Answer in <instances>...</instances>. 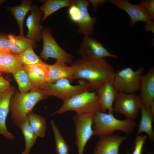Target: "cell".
Segmentation results:
<instances>
[{"label": "cell", "instance_id": "19", "mask_svg": "<svg viewBox=\"0 0 154 154\" xmlns=\"http://www.w3.org/2000/svg\"><path fill=\"white\" fill-rule=\"evenodd\" d=\"M48 72L49 78L47 82H54L62 78H66L71 82L74 80L75 69L71 64L68 66L66 63L56 60L53 64H46Z\"/></svg>", "mask_w": 154, "mask_h": 154}, {"label": "cell", "instance_id": "25", "mask_svg": "<svg viewBox=\"0 0 154 154\" xmlns=\"http://www.w3.org/2000/svg\"><path fill=\"white\" fill-rule=\"evenodd\" d=\"M71 0H48L39 8L43 12L42 22L44 21L52 13L64 7H70Z\"/></svg>", "mask_w": 154, "mask_h": 154}, {"label": "cell", "instance_id": "7", "mask_svg": "<svg viewBox=\"0 0 154 154\" xmlns=\"http://www.w3.org/2000/svg\"><path fill=\"white\" fill-rule=\"evenodd\" d=\"M92 113L77 114L73 117L75 132V144L78 154H84L85 147L93 135L92 128L94 115Z\"/></svg>", "mask_w": 154, "mask_h": 154}, {"label": "cell", "instance_id": "9", "mask_svg": "<svg viewBox=\"0 0 154 154\" xmlns=\"http://www.w3.org/2000/svg\"><path fill=\"white\" fill-rule=\"evenodd\" d=\"M141 103L139 95L117 92L113 106V112L121 114L126 118L134 120L137 117Z\"/></svg>", "mask_w": 154, "mask_h": 154}, {"label": "cell", "instance_id": "15", "mask_svg": "<svg viewBox=\"0 0 154 154\" xmlns=\"http://www.w3.org/2000/svg\"><path fill=\"white\" fill-rule=\"evenodd\" d=\"M139 95L141 104L148 106L154 105V68H150L141 76Z\"/></svg>", "mask_w": 154, "mask_h": 154}, {"label": "cell", "instance_id": "14", "mask_svg": "<svg viewBox=\"0 0 154 154\" xmlns=\"http://www.w3.org/2000/svg\"><path fill=\"white\" fill-rule=\"evenodd\" d=\"M14 92L15 88L11 87L5 91L0 93V134L10 140L13 139L14 136L8 131L6 121L10 109L11 100Z\"/></svg>", "mask_w": 154, "mask_h": 154}, {"label": "cell", "instance_id": "34", "mask_svg": "<svg viewBox=\"0 0 154 154\" xmlns=\"http://www.w3.org/2000/svg\"><path fill=\"white\" fill-rule=\"evenodd\" d=\"M90 3L92 5L94 13L96 12L98 8L107 2L106 0H89Z\"/></svg>", "mask_w": 154, "mask_h": 154}, {"label": "cell", "instance_id": "32", "mask_svg": "<svg viewBox=\"0 0 154 154\" xmlns=\"http://www.w3.org/2000/svg\"><path fill=\"white\" fill-rule=\"evenodd\" d=\"M9 46L8 35L0 33V53H11L9 49Z\"/></svg>", "mask_w": 154, "mask_h": 154}, {"label": "cell", "instance_id": "20", "mask_svg": "<svg viewBox=\"0 0 154 154\" xmlns=\"http://www.w3.org/2000/svg\"><path fill=\"white\" fill-rule=\"evenodd\" d=\"M140 110L141 117L138 125L137 135L145 133L150 140L154 141V133L152 126L154 115L151 113L149 106L141 104Z\"/></svg>", "mask_w": 154, "mask_h": 154}, {"label": "cell", "instance_id": "13", "mask_svg": "<svg viewBox=\"0 0 154 154\" xmlns=\"http://www.w3.org/2000/svg\"><path fill=\"white\" fill-rule=\"evenodd\" d=\"M127 138V136L113 134L100 137L93 154H118L120 145Z\"/></svg>", "mask_w": 154, "mask_h": 154}, {"label": "cell", "instance_id": "10", "mask_svg": "<svg viewBox=\"0 0 154 154\" xmlns=\"http://www.w3.org/2000/svg\"><path fill=\"white\" fill-rule=\"evenodd\" d=\"M78 52L81 58L85 60H99L106 57L119 58L118 56L111 53L101 42L86 35H84Z\"/></svg>", "mask_w": 154, "mask_h": 154}, {"label": "cell", "instance_id": "4", "mask_svg": "<svg viewBox=\"0 0 154 154\" xmlns=\"http://www.w3.org/2000/svg\"><path fill=\"white\" fill-rule=\"evenodd\" d=\"M60 108L51 115L60 114L69 111L77 114L101 112L98 96L96 92L86 91L63 101Z\"/></svg>", "mask_w": 154, "mask_h": 154}, {"label": "cell", "instance_id": "35", "mask_svg": "<svg viewBox=\"0 0 154 154\" xmlns=\"http://www.w3.org/2000/svg\"><path fill=\"white\" fill-rule=\"evenodd\" d=\"M154 22L153 21L150 23L146 24L144 28V31L147 32L151 31L154 33Z\"/></svg>", "mask_w": 154, "mask_h": 154}, {"label": "cell", "instance_id": "36", "mask_svg": "<svg viewBox=\"0 0 154 154\" xmlns=\"http://www.w3.org/2000/svg\"><path fill=\"white\" fill-rule=\"evenodd\" d=\"M5 1V0H0V6L1 4Z\"/></svg>", "mask_w": 154, "mask_h": 154}, {"label": "cell", "instance_id": "6", "mask_svg": "<svg viewBox=\"0 0 154 154\" xmlns=\"http://www.w3.org/2000/svg\"><path fill=\"white\" fill-rule=\"evenodd\" d=\"M144 70L141 66L135 71L127 67L115 72L112 80L113 86L117 92L131 94L139 90L140 80Z\"/></svg>", "mask_w": 154, "mask_h": 154}, {"label": "cell", "instance_id": "1", "mask_svg": "<svg viewBox=\"0 0 154 154\" xmlns=\"http://www.w3.org/2000/svg\"><path fill=\"white\" fill-rule=\"evenodd\" d=\"M72 64L75 71L74 79L84 80L89 83L90 91L96 92L106 82L112 80L115 72L105 58L91 60L78 59Z\"/></svg>", "mask_w": 154, "mask_h": 154}, {"label": "cell", "instance_id": "12", "mask_svg": "<svg viewBox=\"0 0 154 154\" xmlns=\"http://www.w3.org/2000/svg\"><path fill=\"white\" fill-rule=\"evenodd\" d=\"M90 3L89 0H71L70 4L76 6L80 13L81 20L77 24V32L88 36L92 35L93 27L97 20L96 18L91 17L88 12Z\"/></svg>", "mask_w": 154, "mask_h": 154}, {"label": "cell", "instance_id": "31", "mask_svg": "<svg viewBox=\"0 0 154 154\" xmlns=\"http://www.w3.org/2000/svg\"><path fill=\"white\" fill-rule=\"evenodd\" d=\"M68 15L70 20L77 24L81 20L80 14L78 7L74 5H71L68 9Z\"/></svg>", "mask_w": 154, "mask_h": 154}, {"label": "cell", "instance_id": "30", "mask_svg": "<svg viewBox=\"0 0 154 154\" xmlns=\"http://www.w3.org/2000/svg\"><path fill=\"white\" fill-rule=\"evenodd\" d=\"M147 139L146 135H137L135 139L134 148L132 154H142Z\"/></svg>", "mask_w": 154, "mask_h": 154}, {"label": "cell", "instance_id": "21", "mask_svg": "<svg viewBox=\"0 0 154 154\" xmlns=\"http://www.w3.org/2000/svg\"><path fill=\"white\" fill-rule=\"evenodd\" d=\"M9 39V48L11 53L18 55L30 47L35 48L37 46L35 41L19 35L15 36L12 35H8Z\"/></svg>", "mask_w": 154, "mask_h": 154}, {"label": "cell", "instance_id": "11", "mask_svg": "<svg viewBox=\"0 0 154 154\" xmlns=\"http://www.w3.org/2000/svg\"><path fill=\"white\" fill-rule=\"evenodd\" d=\"M108 1L128 14L130 19V26H134L139 22L147 24L152 21L147 12L139 4H133L127 0H110Z\"/></svg>", "mask_w": 154, "mask_h": 154}, {"label": "cell", "instance_id": "18", "mask_svg": "<svg viewBox=\"0 0 154 154\" xmlns=\"http://www.w3.org/2000/svg\"><path fill=\"white\" fill-rule=\"evenodd\" d=\"M30 14L28 17L26 24L28 29L27 37L35 41H39L42 38L43 29L40 24L43 15V12L36 5H32Z\"/></svg>", "mask_w": 154, "mask_h": 154}, {"label": "cell", "instance_id": "17", "mask_svg": "<svg viewBox=\"0 0 154 154\" xmlns=\"http://www.w3.org/2000/svg\"><path fill=\"white\" fill-rule=\"evenodd\" d=\"M98 96L101 112L112 113L113 106L117 92L114 89L112 80L107 82L96 92Z\"/></svg>", "mask_w": 154, "mask_h": 154}, {"label": "cell", "instance_id": "16", "mask_svg": "<svg viewBox=\"0 0 154 154\" xmlns=\"http://www.w3.org/2000/svg\"><path fill=\"white\" fill-rule=\"evenodd\" d=\"M46 64L43 62L37 64L23 66L33 86V89H40L49 78Z\"/></svg>", "mask_w": 154, "mask_h": 154}, {"label": "cell", "instance_id": "26", "mask_svg": "<svg viewBox=\"0 0 154 154\" xmlns=\"http://www.w3.org/2000/svg\"><path fill=\"white\" fill-rule=\"evenodd\" d=\"M23 135L25 141V149L22 154H29L31 149L36 142L37 137L31 129L27 118L19 127Z\"/></svg>", "mask_w": 154, "mask_h": 154}, {"label": "cell", "instance_id": "22", "mask_svg": "<svg viewBox=\"0 0 154 154\" xmlns=\"http://www.w3.org/2000/svg\"><path fill=\"white\" fill-rule=\"evenodd\" d=\"M32 0H23L19 6H9L7 7V10L11 12L18 24L20 30L19 35H24V20L27 13L32 9Z\"/></svg>", "mask_w": 154, "mask_h": 154}, {"label": "cell", "instance_id": "29", "mask_svg": "<svg viewBox=\"0 0 154 154\" xmlns=\"http://www.w3.org/2000/svg\"><path fill=\"white\" fill-rule=\"evenodd\" d=\"M33 48L30 47L20 54L17 57L23 66L32 65L42 62L40 58L34 52Z\"/></svg>", "mask_w": 154, "mask_h": 154}, {"label": "cell", "instance_id": "33", "mask_svg": "<svg viewBox=\"0 0 154 154\" xmlns=\"http://www.w3.org/2000/svg\"><path fill=\"white\" fill-rule=\"evenodd\" d=\"M147 11L151 20L154 19V0H144L140 1L139 3Z\"/></svg>", "mask_w": 154, "mask_h": 154}, {"label": "cell", "instance_id": "5", "mask_svg": "<svg viewBox=\"0 0 154 154\" xmlns=\"http://www.w3.org/2000/svg\"><path fill=\"white\" fill-rule=\"evenodd\" d=\"M70 80L62 78L52 82H46L39 89L48 97L53 96L63 101L69 99L86 91H90L89 82L80 80L78 85H72Z\"/></svg>", "mask_w": 154, "mask_h": 154}, {"label": "cell", "instance_id": "24", "mask_svg": "<svg viewBox=\"0 0 154 154\" xmlns=\"http://www.w3.org/2000/svg\"><path fill=\"white\" fill-rule=\"evenodd\" d=\"M27 117L30 126L36 136L44 137L47 128L45 118L35 114L32 111L29 113Z\"/></svg>", "mask_w": 154, "mask_h": 154}, {"label": "cell", "instance_id": "27", "mask_svg": "<svg viewBox=\"0 0 154 154\" xmlns=\"http://www.w3.org/2000/svg\"><path fill=\"white\" fill-rule=\"evenodd\" d=\"M17 82L20 93H27L33 89V86L29 76L23 67L12 73Z\"/></svg>", "mask_w": 154, "mask_h": 154}, {"label": "cell", "instance_id": "28", "mask_svg": "<svg viewBox=\"0 0 154 154\" xmlns=\"http://www.w3.org/2000/svg\"><path fill=\"white\" fill-rule=\"evenodd\" d=\"M50 125L53 131L57 154H69L70 147L61 134L54 122L52 120Z\"/></svg>", "mask_w": 154, "mask_h": 154}, {"label": "cell", "instance_id": "23", "mask_svg": "<svg viewBox=\"0 0 154 154\" xmlns=\"http://www.w3.org/2000/svg\"><path fill=\"white\" fill-rule=\"evenodd\" d=\"M23 66L17 55L12 53H0V73L1 72L12 73Z\"/></svg>", "mask_w": 154, "mask_h": 154}, {"label": "cell", "instance_id": "8", "mask_svg": "<svg viewBox=\"0 0 154 154\" xmlns=\"http://www.w3.org/2000/svg\"><path fill=\"white\" fill-rule=\"evenodd\" d=\"M42 38L43 46L40 54L41 58L46 61L48 58H52L65 63L70 64H72L73 62V57L58 45L52 37L49 29H43Z\"/></svg>", "mask_w": 154, "mask_h": 154}, {"label": "cell", "instance_id": "2", "mask_svg": "<svg viewBox=\"0 0 154 154\" xmlns=\"http://www.w3.org/2000/svg\"><path fill=\"white\" fill-rule=\"evenodd\" d=\"M47 97L43 92L38 89H33L24 93H16L12 97L10 104L13 123L19 127L36 104Z\"/></svg>", "mask_w": 154, "mask_h": 154}, {"label": "cell", "instance_id": "3", "mask_svg": "<svg viewBox=\"0 0 154 154\" xmlns=\"http://www.w3.org/2000/svg\"><path fill=\"white\" fill-rule=\"evenodd\" d=\"M93 135L100 137L113 134L116 131H120L127 134L132 133L137 124L134 120L126 118L120 120L116 118L112 113L101 112L95 114L94 116Z\"/></svg>", "mask_w": 154, "mask_h": 154}]
</instances>
